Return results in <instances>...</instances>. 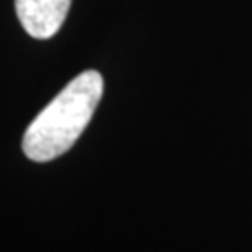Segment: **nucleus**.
Listing matches in <instances>:
<instances>
[{"label": "nucleus", "instance_id": "nucleus-1", "mask_svg": "<svg viewBox=\"0 0 252 252\" xmlns=\"http://www.w3.org/2000/svg\"><path fill=\"white\" fill-rule=\"evenodd\" d=\"M103 86V77L94 69L75 77L28 126L23 136L28 159L49 162L67 152L90 124Z\"/></svg>", "mask_w": 252, "mask_h": 252}, {"label": "nucleus", "instance_id": "nucleus-2", "mask_svg": "<svg viewBox=\"0 0 252 252\" xmlns=\"http://www.w3.org/2000/svg\"><path fill=\"white\" fill-rule=\"evenodd\" d=\"M71 0H15L17 17L32 37H53L65 21Z\"/></svg>", "mask_w": 252, "mask_h": 252}]
</instances>
